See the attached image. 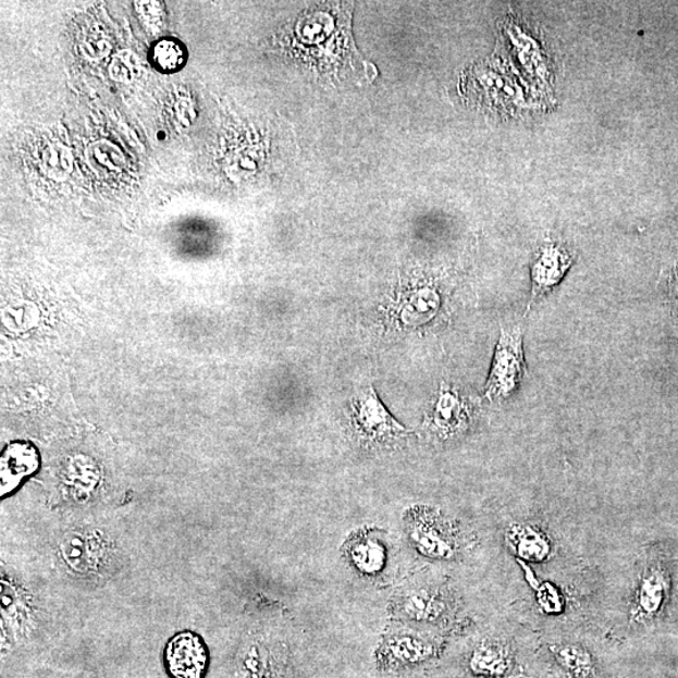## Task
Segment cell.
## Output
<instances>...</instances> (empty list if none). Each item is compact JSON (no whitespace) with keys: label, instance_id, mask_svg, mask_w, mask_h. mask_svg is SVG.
Returning a JSON list of instances; mask_svg holds the SVG:
<instances>
[{"label":"cell","instance_id":"16","mask_svg":"<svg viewBox=\"0 0 678 678\" xmlns=\"http://www.w3.org/2000/svg\"><path fill=\"white\" fill-rule=\"evenodd\" d=\"M508 678H529V677H526V676H513V677H508Z\"/></svg>","mask_w":678,"mask_h":678},{"label":"cell","instance_id":"1","mask_svg":"<svg viewBox=\"0 0 678 678\" xmlns=\"http://www.w3.org/2000/svg\"><path fill=\"white\" fill-rule=\"evenodd\" d=\"M408 541L424 557L452 559L460 552V535L451 520L428 506H415L406 514Z\"/></svg>","mask_w":678,"mask_h":678},{"label":"cell","instance_id":"13","mask_svg":"<svg viewBox=\"0 0 678 678\" xmlns=\"http://www.w3.org/2000/svg\"><path fill=\"white\" fill-rule=\"evenodd\" d=\"M187 61H189V51L185 44L175 37L155 40L149 49L151 67L161 75H175L184 70Z\"/></svg>","mask_w":678,"mask_h":678},{"label":"cell","instance_id":"12","mask_svg":"<svg viewBox=\"0 0 678 678\" xmlns=\"http://www.w3.org/2000/svg\"><path fill=\"white\" fill-rule=\"evenodd\" d=\"M513 658L508 648L502 642L486 640L471 652L469 667L472 674L500 678L511 669Z\"/></svg>","mask_w":678,"mask_h":678},{"label":"cell","instance_id":"11","mask_svg":"<svg viewBox=\"0 0 678 678\" xmlns=\"http://www.w3.org/2000/svg\"><path fill=\"white\" fill-rule=\"evenodd\" d=\"M38 467V455L35 447L15 443L7 448L2 456V495L11 493L24 478L30 476Z\"/></svg>","mask_w":678,"mask_h":678},{"label":"cell","instance_id":"3","mask_svg":"<svg viewBox=\"0 0 678 678\" xmlns=\"http://www.w3.org/2000/svg\"><path fill=\"white\" fill-rule=\"evenodd\" d=\"M526 372L525 348H522V330L501 331L495 356L485 386V397L490 402H503L509 398L520 385Z\"/></svg>","mask_w":678,"mask_h":678},{"label":"cell","instance_id":"9","mask_svg":"<svg viewBox=\"0 0 678 678\" xmlns=\"http://www.w3.org/2000/svg\"><path fill=\"white\" fill-rule=\"evenodd\" d=\"M104 552H108V545L104 546L101 539L95 534L71 533L61 544V555L65 565L79 574L100 566Z\"/></svg>","mask_w":678,"mask_h":678},{"label":"cell","instance_id":"7","mask_svg":"<svg viewBox=\"0 0 678 678\" xmlns=\"http://www.w3.org/2000/svg\"><path fill=\"white\" fill-rule=\"evenodd\" d=\"M346 558L349 565L359 575L375 577L385 569L389 559L387 545L378 532H358L350 537L345 546Z\"/></svg>","mask_w":678,"mask_h":678},{"label":"cell","instance_id":"14","mask_svg":"<svg viewBox=\"0 0 678 678\" xmlns=\"http://www.w3.org/2000/svg\"><path fill=\"white\" fill-rule=\"evenodd\" d=\"M552 655L563 671L574 678H599L590 651L576 643L553 644Z\"/></svg>","mask_w":678,"mask_h":678},{"label":"cell","instance_id":"4","mask_svg":"<svg viewBox=\"0 0 678 678\" xmlns=\"http://www.w3.org/2000/svg\"><path fill=\"white\" fill-rule=\"evenodd\" d=\"M575 257L565 245L546 243L539 248L532 263V296L530 306L551 292L562 282L568 269L574 264Z\"/></svg>","mask_w":678,"mask_h":678},{"label":"cell","instance_id":"2","mask_svg":"<svg viewBox=\"0 0 678 678\" xmlns=\"http://www.w3.org/2000/svg\"><path fill=\"white\" fill-rule=\"evenodd\" d=\"M349 416L355 434L367 446H392L410 432L392 418L372 387L353 399Z\"/></svg>","mask_w":678,"mask_h":678},{"label":"cell","instance_id":"5","mask_svg":"<svg viewBox=\"0 0 678 678\" xmlns=\"http://www.w3.org/2000/svg\"><path fill=\"white\" fill-rule=\"evenodd\" d=\"M209 655L199 636L183 632L170 640L165 650V665L173 678H204Z\"/></svg>","mask_w":678,"mask_h":678},{"label":"cell","instance_id":"8","mask_svg":"<svg viewBox=\"0 0 678 678\" xmlns=\"http://www.w3.org/2000/svg\"><path fill=\"white\" fill-rule=\"evenodd\" d=\"M434 644L415 634H395L383 642L379 656L386 667H404L423 663L434 656Z\"/></svg>","mask_w":678,"mask_h":678},{"label":"cell","instance_id":"15","mask_svg":"<svg viewBox=\"0 0 678 678\" xmlns=\"http://www.w3.org/2000/svg\"><path fill=\"white\" fill-rule=\"evenodd\" d=\"M510 543L516 546L522 558L541 560L550 553V544L542 533L533 528H516L511 530Z\"/></svg>","mask_w":678,"mask_h":678},{"label":"cell","instance_id":"6","mask_svg":"<svg viewBox=\"0 0 678 678\" xmlns=\"http://www.w3.org/2000/svg\"><path fill=\"white\" fill-rule=\"evenodd\" d=\"M471 420V407L459 392L452 387H441L434 411L427 420L432 434L441 440L460 435Z\"/></svg>","mask_w":678,"mask_h":678},{"label":"cell","instance_id":"10","mask_svg":"<svg viewBox=\"0 0 678 678\" xmlns=\"http://www.w3.org/2000/svg\"><path fill=\"white\" fill-rule=\"evenodd\" d=\"M446 608L443 595L429 588L407 592L398 602V614L415 622H436Z\"/></svg>","mask_w":678,"mask_h":678}]
</instances>
